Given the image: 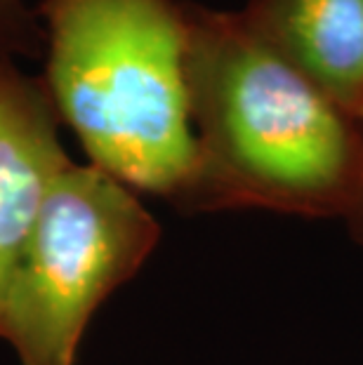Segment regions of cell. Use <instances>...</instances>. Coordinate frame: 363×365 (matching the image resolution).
I'll use <instances>...</instances> for the list:
<instances>
[{
    "label": "cell",
    "instance_id": "7a4b0ae2",
    "mask_svg": "<svg viewBox=\"0 0 363 365\" xmlns=\"http://www.w3.org/2000/svg\"><path fill=\"white\" fill-rule=\"evenodd\" d=\"M52 106L90 165L184 210L198 175L187 12L175 0H41Z\"/></svg>",
    "mask_w": 363,
    "mask_h": 365
},
{
    "label": "cell",
    "instance_id": "8992f818",
    "mask_svg": "<svg viewBox=\"0 0 363 365\" xmlns=\"http://www.w3.org/2000/svg\"><path fill=\"white\" fill-rule=\"evenodd\" d=\"M45 43V31L26 0H0V57H36Z\"/></svg>",
    "mask_w": 363,
    "mask_h": 365
},
{
    "label": "cell",
    "instance_id": "277c9868",
    "mask_svg": "<svg viewBox=\"0 0 363 365\" xmlns=\"http://www.w3.org/2000/svg\"><path fill=\"white\" fill-rule=\"evenodd\" d=\"M68 163L43 78L0 57V316L38 212Z\"/></svg>",
    "mask_w": 363,
    "mask_h": 365
},
{
    "label": "cell",
    "instance_id": "ba28073f",
    "mask_svg": "<svg viewBox=\"0 0 363 365\" xmlns=\"http://www.w3.org/2000/svg\"><path fill=\"white\" fill-rule=\"evenodd\" d=\"M361 123H363V120H361Z\"/></svg>",
    "mask_w": 363,
    "mask_h": 365
},
{
    "label": "cell",
    "instance_id": "52a82bcc",
    "mask_svg": "<svg viewBox=\"0 0 363 365\" xmlns=\"http://www.w3.org/2000/svg\"><path fill=\"white\" fill-rule=\"evenodd\" d=\"M347 227H349V231L354 234V238L359 240V243H363V196L359 200V205L354 207V212L347 217Z\"/></svg>",
    "mask_w": 363,
    "mask_h": 365
},
{
    "label": "cell",
    "instance_id": "6da1fadb",
    "mask_svg": "<svg viewBox=\"0 0 363 365\" xmlns=\"http://www.w3.org/2000/svg\"><path fill=\"white\" fill-rule=\"evenodd\" d=\"M198 175L182 212L269 210L347 220L363 196V123L243 12L184 5Z\"/></svg>",
    "mask_w": 363,
    "mask_h": 365
},
{
    "label": "cell",
    "instance_id": "5b68a950",
    "mask_svg": "<svg viewBox=\"0 0 363 365\" xmlns=\"http://www.w3.org/2000/svg\"><path fill=\"white\" fill-rule=\"evenodd\" d=\"M243 14L323 95L363 120V0H255Z\"/></svg>",
    "mask_w": 363,
    "mask_h": 365
},
{
    "label": "cell",
    "instance_id": "3957f363",
    "mask_svg": "<svg viewBox=\"0 0 363 365\" xmlns=\"http://www.w3.org/2000/svg\"><path fill=\"white\" fill-rule=\"evenodd\" d=\"M158 240L140 193L90 163H68L5 292L0 339L19 365H78L92 316L140 274Z\"/></svg>",
    "mask_w": 363,
    "mask_h": 365
}]
</instances>
